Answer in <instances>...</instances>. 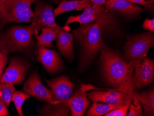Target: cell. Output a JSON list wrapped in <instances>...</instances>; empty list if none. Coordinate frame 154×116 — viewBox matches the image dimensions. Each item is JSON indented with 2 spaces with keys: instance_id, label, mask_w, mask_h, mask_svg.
Instances as JSON below:
<instances>
[{
  "instance_id": "30bf717a",
  "label": "cell",
  "mask_w": 154,
  "mask_h": 116,
  "mask_svg": "<svg viewBox=\"0 0 154 116\" xmlns=\"http://www.w3.org/2000/svg\"><path fill=\"white\" fill-rule=\"evenodd\" d=\"M45 80L51 92V101L50 103L65 102L73 94L74 85L67 76H62Z\"/></svg>"
},
{
  "instance_id": "d4e9b609",
  "label": "cell",
  "mask_w": 154,
  "mask_h": 116,
  "mask_svg": "<svg viewBox=\"0 0 154 116\" xmlns=\"http://www.w3.org/2000/svg\"><path fill=\"white\" fill-rule=\"evenodd\" d=\"M131 102L122 105L105 114V116H125L128 114Z\"/></svg>"
},
{
  "instance_id": "8fae6325",
  "label": "cell",
  "mask_w": 154,
  "mask_h": 116,
  "mask_svg": "<svg viewBox=\"0 0 154 116\" xmlns=\"http://www.w3.org/2000/svg\"><path fill=\"white\" fill-rule=\"evenodd\" d=\"M27 69V66L22 61L17 58L12 59L8 67L0 78V84H20L25 79Z\"/></svg>"
},
{
  "instance_id": "cb8c5ba5",
  "label": "cell",
  "mask_w": 154,
  "mask_h": 116,
  "mask_svg": "<svg viewBox=\"0 0 154 116\" xmlns=\"http://www.w3.org/2000/svg\"><path fill=\"white\" fill-rule=\"evenodd\" d=\"M129 112L127 116H143L142 108L140 102L134 94L132 100L129 107Z\"/></svg>"
},
{
  "instance_id": "ac0fdd59",
  "label": "cell",
  "mask_w": 154,
  "mask_h": 116,
  "mask_svg": "<svg viewBox=\"0 0 154 116\" xmlns=\"http://www.w3.org/2000/svg\"><path fill=\"white\" fill-rule=\"evenodd\" d=\"M92 3L90 0H75V1H63L58 7L54 10V16H57L65 12H69L76 9L80 11L84 8L90 7Z\"/></svg>"
},
{
  "instance_id": "f546056e",
  "label": "cell",
  "mask_w": 154,
  "mask_h": 116,
  "mask_svg": "<svg viewBox=\"0 0 154 116\" xmlns=\"http://www.w3.org/2000/svg\"><path fill=\"white\" fill-rule=\"evenodd\" d=\"M91 2L93 4H98V5H103L105 4L106 0H90Z\"/></svg>"
},
{
  "instance_id": "484cf974",
  "label": "cell",
  "mask_w": 154,
  "mask_h": 116,
  "mask_svg": "<svg viewBox=\"0 0 154 116\" xmlns=\"http://www.w3.org/2000/svg\"><path fill=\"white\" fill-rule=\"evenodd\" d=\"M7 56V55L0 52V78L2 76L4 68L8 60V58Z\"/></svg>"
},
{
  "instance_id": "277c9868",
  "label": "cell",
  "mask_w": 154,
  "mask_h": 116,
  "mask_svg": "<svg viewBox=\"0 0 154 116\" xmlns=\"http://www.w3.org/2000/svg\"><path fill=\"white\" fill-rule=\"evenodd\" d=\"M37 0H0V30L12 22L32 23V4Z\"/></svg>"
},
{
  "instance_id": "4316f807",
  "label": "cell",
  "mask_w": 154,
  "mask_h": 116,
  "mask_svg": "<svg viewBox=\"0 0 154 116\" xmlns=\"http://www.w3.org/2000/svg\"><path fill=\"white\" fill-rule=\"evenodd\" d=\"M142 27L153 33L154 32V19H146L143 22Z\"/></svg>"
},
{
  "instance_id": "52a82bcc",
  "label": "cell",
  "mask_w": 154,
  "mask_h": 116,
  "mask_svg": "<svg viewBox=\"0 0 154 116\" xmlns=\"http://www.w3.org/2000/svg\"><path fill=\"white\" fill-rule=\"evenodd\" d=\"M106 91L96 90L87 93V97L93 102H103L113 105H122L131 102L134 94L126 92L120 88L105 89Z\"/></svg>"
},
{
  "instance_id": "603a6c76",
  "label": "cell",
  "mask_w": 154,
  "mask_h": 116,
  "mask_svg": "<svg viewBox=\"0 0 154 116\" xmlns=\"http://www.w3.org/2000/svg\"><path fill=\"white\" fill-rule=\"evenodd\" d=\"M30 97V95L23 92L15 90L13 92L11 97V101L14 104L19 116H24L22 111V105L24 102Z\"/></svg>"
},
{
  "instance_id": "7a4b0ae2",
  "label": "cell",
  "mask_w": 154,
  "mask_h": 116,
  "mask_svg": "<svg viewBox=\"0 0 154 116\" xmlns=\"http://www.w3.org/2000/svg\"><path fill=\"white\" fill-rule=\"evenodd\" d=\"M107 31L99 21L80 25L79 27L72 30L73 38L81 48L82 64L88 65L100 52L105 45L102 33Z\"/></svg>"
},
{
  "instance_id": "83f0119b",
  "label": "cell",
  "mask_w": 154,
  "mask_h": 116,
  "mask_svg": "<svg viewBox=\"0 0 154 116\" xmlns=\"http://www.w3.org/2000/svg\"><path fill=\"white\" fill-rule=\"evenodd\" d=\"M126 1L133 3L140 4L148 8H151L152 5L154 4V0H150L149 1H146L145 0H126Z\"/></svg>"
},
{
  "instance_id": "ba28073f",
  "label": "cell",
  "mask_w": 154,
  "mask_h": 116,
  "mask_svg": "<svg viewBox=\"0 0 154 116\" xmlns=\"http://www.w3.org/2000/svg\"><path fill=\"white\" fill-rule=\"evenodd\" d=\"M54 13L51 5L42 2L36 4L32 20L35 36L38 35V32L43 27H49L59 32L64 29L55 23Z\"/></svg>"
},
{
  "instance_id": "6da1fadb",
  "label": "cell",
  "mask_w": 154,
  "mask_h": 116,
  "mask_svg": "<svg viewBox=\"0 0 154 116\" xmlns=\"http://www.w3.org/2000/svg\"><path fill=\"white\" fill-rule=\"evenodd\" d=\"M104 78L109 86L134 94L131 77L137 63L128 62L121 54L104 45L100 50Z\"/></svg>"
},
{
  "instance_id": "ffe728a7",
  "label": "cell",
  "mask_w": 154,
  "mask_h": 116,
  "mask_svg": "<svg viewBox=\"0 0 154 116\" xmlns=\"http://www.w3.org/2000/svg\"><path fill=\"white\" fill-rule=\"evenodd\" d=\"M41 29V34L36 36L37 46L42 47H53L52 42L57 39L59 32L49 27H43Z\"/></svg>"
},
{
  "instance_id": "9c48e42d",
  "label": "cell",
  "mask_w": 154,
  "mask_h": 116,
  "mask_svg": "<svg viewBox=\"0 0 154 116\" xmlns=\"http://www.w3.org/2000/svg\"><path fill=\"white\" fill-rule=\"evenodd\" d=\"M134 73L131 77L134 91L151 84L154 79V61L149 58H144L135 66Z\"/></svg>"
},
{
  "instance_id": "f1b7e54d",
  "label": "cell",
  "mask_w": 154,
  "mask_h": 116,
  "mask_svg": "<svg viewBox=\"0 0 154 116\" xmlns=\"http://www.w3.org/2000/svg\"><path fill=\"white\" fill-rule=\"evenodd\" d=\"M8 115H9V113L6 105L0 100V116H8Z\"/></svg>"
},
{
  "instance_id": "5b68a950",
  "label": "cell",
  "mask_w": 154,
  "mask_h": 116,
  "mask_svg": "<svg viewBox=\"0 0 154 116\" xmlns=\"http://www.w3.org/2000/svg\"><path fill=\"white\" fill-rule=\"evenodd\" d=\"M154 45V34L150 31L128 37L123 47L125 58L128 62H140Z\"/></svg>"
},
{
  "instance_id": "9a60e30c",
  "label": "cell",
  "mask_w": 154,
  "mask_h": 116,
  "mask_svg": "<svg viewBox=\"0 0 154 116\" xmlns=\"http://www.w3.org/2000/svg\"><path fill=\"white\" fill-rule=\"evenodd\" d=\"M72 116H83L90 104L86 92L80 89L76 91L66 101Z\"/></svg>"
},
{
  "instance_id": "7402d4cb",
  "label": "cell",
  "mask_w": 154,
  "mask_h": 116,
  "mask_svg": "<svg viewBox=\"0 0 154 116\" xmlns=\"http://www.w3.org/2000/svg\"><path fill=\"white\" fill-rule=\"evenodd\" d=\"M15 90V87L12 84H0V100L8 107H9L12 94Z\"/></svg>"
},
{
  "instance_id": "8992f818",
  "label": "cell",
  "mask_w": 154,
  "mask_h": 116,
  "mask_svg": "<svg viewBox=\"0 0 154 116\" xmlns=\"http://www.w3.org/2000/svg\"><path fill=\"white\" fill-rule=\"evenodd\" d=\"M96 21L101 22L107 31L111 30L115 24V16L113 13L107 10L103 5L92 3L91 7L85 8L82 14L70 16L65 26L75 22H79L81 25Z\"/></svg>"
},
{
  "instance_id": "4fadbf2b",
  "label": "cell",
  "mask_w": 154,
  "mask_h": 116,
  "mask_svg": "<svg viewBox=\"0 0 154 116\" xmlns=\"http://www.w3.org/2000/svg\"><path fill=\"white\" fill-rule=\"evenodd\" d=\"M37 54L38 60L49 73H57L62 69L63 63L57 52L37 46Z\"/></svg>"
},
{
  "instance_id": "3957f363",
  "label": "cell",
  "mask_w": 154,
  "mask_h": 116,
  "mask_svg": "<svg viewBox=\"0 0 154 116\" xmlns=\"http://www.w3.org/2000/svg\"><path fill=\"white\" fill-rule=\"evenodd\" d=\"M34 28L28 26H14L0 35V52L8 55L15 52L31 55L34 46Z\"/></svg>"
},
{
  "instance_id": "5bb4252c",
  "label": "cell",
  "mask_w": 154,
  "mask_h": 116,
  "mask_svg": "<svg viewBox=\"0 0 154 116\" xmlns=\"http://www.w3.org/2000/svg\"><path fill=\"white\" fill-rule=\"evenodd\" d=\"M105 8L113 14L128 18H134L141 12V8L126 0H107Z\"/></svg>"
},
{
  "instance_id": "d6986e66",
  "label": "cell",
  "mask_w": 154,
  "mask_h": 116,
  "mask_svg": "<svg viewBox=\"0 0 154 116\" xmlns=\"http://www.w3.org/2000/svg\"><path fill=\"white\" fill-rule=\"evenodd\" d=\"M41 116H68L71 115V111L66 102L57 103H48L40 111Z\"/></svg>"
},
{
  "instance_id": "e0dca14e",
  "label": "cell",
  "mask_w": 154,
  "mask_h": 116,
  "mask_svg": "<svg viewBox=\"0 0 154 116\" xmlns=\"http://www.w3.org/2000/svg\"><path fill=\"white\" fill-rule=\"evenodd\" d=\"M134 95L140 103L143 116H154V86L142 92L135 91Z\"/></svg>"
},
{
  "instance_id": "2e32d148",
  "label": "cell",
  "mask_w": 154,
  "mask_h": 116,
  "mask_svg": "<svg viewBox=\"0 0 154 116\" xmlns=\"http://www.w3.org/2000/svg\"><path fill=\"white\" fill-rule=\"evenodd\" d=\"M70 28L65 26L64 29L60 30L58 34L57 46L58 50L63 56L72 62L74 58L73 48V38L72 33H69Z\"/></svg>"
},
{
  "instance_id": "44dd1931",
  "label": "cell",
  "mask_w": 154,
  "mask_h": 116,
  "mask_svg": "<svg viewBox=\"0 0 154 116\" xmlns=\"http://www.w3.org/2000/svg\"><path fill=\"white\" fill-rule=\"evenodd\" d=\"M122 105H113L108 104H103L93 102L89 110L86 113L87 116H101L113 110Z\"/></svg>"
},
{
  "instance_id": "7c38bea8",
  "label": "cell",
  "mask_w": 154,
  "mask_h": 116,
  "mask_svg": "<svg viewBox=\"0 0 154 116\" xmlns=\"http://www.w3.org/2000/svg\"><path fill=\"white\" fill-rule=\"evenodd\" d=\"M23 91L30 96L48 103L51 101V90L43 84L37 72L33 73L25 83L23 86Z\"/></svg>"
}]
</instances>
